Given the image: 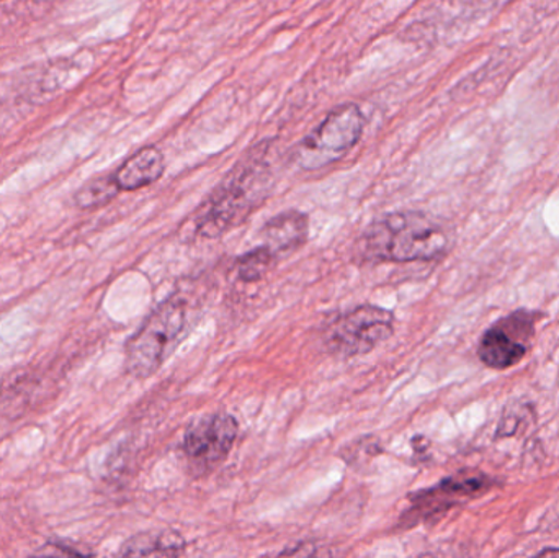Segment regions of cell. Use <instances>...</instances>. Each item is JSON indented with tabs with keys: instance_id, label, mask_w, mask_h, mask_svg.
Returning a JSON list of instances; mask_svg holds the SVG:
<instances>
[{
	"instance_id": "1",
	"label": "cell",
	"mask_w": 559,
	"mask_h": 558,
	"mask_svg": "<svg viewBox=\"0 0 559 558\" xmlns=\"http://www.w3.org/2000/svg\"><path fill=\"white\" fill-rule=\"evenodd\" d=\"M449 248L442 226L420 212H394L371 223L357 241L368 262L432 261Z\"/></svg>"
},
{
	"instance_id": "2",
	"label": "cell",
	"mask_w": 559,
	"mask_h": 558,
	"mask_svg": "<svg viewBox=\"0 0 559 558\" xmlns=\"http://www.w3.org/2000/svg\"><path fill=\"white\" fill-rule=\"evenodd\" d=\"M271 173L264 164H239L225 182L213 192L195 218L200 238L215 239L241 225L269 195Z\"/></svg>"
},
{
	"instance_id": "3",
	"label": "cell",
	"mask_w": 559,
	"mask_h": 558,
	"mask_svg": "<svg viewBox=\"0 0 559 558\" xmlns=\"http://www.w3.org/2000/svg\"><path fill=\"white\" fill-rule=\"evenodd\" d=\"M189 323V307L182 297L164 300L127 344V372L136 379L154 376L170 356Z\"/></svg>"
},
{
	"instance_id": "4",
	"label": "cell",
	"mask_w": 559,
	"mask_h": 558,
	"mask_svg": "<svg viewBox=\"0 0 559 558\" xmlns=\"http://www.w3.org/2000/svg\"><path fill=\"white\" fill-rule=\"evenodd\" d=\"M365 130V117L355 104L338 105L301 141L295 159L305 170H318L350 153Z\"/></svg>"
},
{
	"instance_id": "5",
	"label": "cell",
	"mask_w": 559,
	"mask_h": 558,
	"mask_svg": "<svg viewBox=\"0 0 559 558\" xmlns=\"http://www.w3.org/2000/svg\"><path fill=\"white\" fill-rule=\"evenodd\" d=\"M394 333V314L377 305H361L332 321L328 344L342 357L371 353Z\"/></svg>"
},
{
	"instance_id": "6",
	"label": "cell",
	"mask_w": 559,
	"mask_h": 558,
	"mask_svg": "<svg viewBox=\"0 0 559 558\" xmlns=\"http://www.w3.org/2000/svg\"><path fill=\"white\" fill-rule=\"evenodd\" d=\"M238 435L235 416L226 413L202 416L183 435V455L197 474H206L228 459Z\"/></svg>"
},
{
	"instance_id": "7",
	"label": "cell",
	"mask_w": 559,
	"mask_h": 558,
	"mask_svg": "<svg viewBox=\"0 0 559 558\" xmlns=\"http://www.w3.org/2000/svg\"><path fill=\"white\" fill-rule=\"evenodd\" d=\"M261 238L278 259L286 258L308 242V215L298 210L280 213L262 226Z\"/></svg>"
},
{
	"instance_id": "8",
	"label": "cell",
	"mask_w": 559,
	"mask_h": 558,
	"mask_svg": "<svg viewBox=\"0 0 559 558\" xmlns=\"http://www.w3.org/2000/svg\"><path fill=\"white\" fill-rule=\"evenodd\" d=\"M166 170L159 147L146 146L128 157L114 174L121 192H134L157 182Z\"/></svg>"
},
{
	"instance_id": "9",
	"label": "cell",
	"mask_w": 559,
	"mask_h": 558,
	"mask_svg": "<svg viewBox=\"0 0 559 558\" xmlns=\"http://www.w3.org/2000/svg\"><path fill=\"white\" fill-rule=\"evenodd\" d=\"M479 359L491 369L504 370L524 359L527 346L514 337L508 323L491 328L479 344Z\"/></svg>"
},
{
	"instance_id": "10",
	"label": "cell",
	"mask_w": 559,
	"mask_h": 558,
	"mask_svg": "<svg viewBox=\"0 0 559 558\" xmlns=\"http://www.w3.org/2000/svg\"><path fill=\"white\" fill-rule=\"evenodd\" d=\"M186 549V539L176 531L163 534H140L123 544L120 554L124 557L177 556Z\"/></svg>"
},
{
	"instance_id": "11",
	"label": "cell",
	"mask_w": 559,
	"mask_h": 558,
	"mask_svg": "<svg viewBox=\"0 0 559 558\" xmlns=\"http://www.w3.org/2000/svg\"><path fill=\"white\" fill-rule=\"evenodd\" d=\"M120 192V187H118L114 174L98 176L88 180L85 186L78 190L74 197L75 205L82 210L100 209V206L110 203Z\"/></svg>"
},
{
	"instance_id": "12",
	"label": "cell",
	"mask_w": 559,
	"mask_h": 558,
	"mask_svg": "<svg viewBox=\"0 0 559 558\" xmlns=\"http://www.w3.org/2000/svg\"><path fill=\"white\" fill-rule=\"evenodd\" d=\"M277 262L278 258L274 254V251L262 245L242 254L236 262V271H238L239 278L242 282L254 284V282L267 277L269 272L275 268Z\"/></svg>"
},
{
	"instance_id": "13",
	"label": "cell",
	"mask_w": 559,
	"mask_h": 558,
	"mask_svg": "<svg viewBox=\"0 0 559 558\" xmlns=\"http://www.w3.org/2000/svg\"><path fill=\"white\" fill-rule=\"evenodd\" d=\"M39 554H46V556H87L88 553L87 550L78 549L71 544L48 543L45 549L39 550Z\"/></svg>"
},
{
	"instance_id": "14",
	"label": "cell",
	"mask_w": 559,
	"mask_h": 558,
	"mask_svg": "<svg viewBox=\"0 0 559 558\" xmlns=\"http://www.w3.org/2000/svg\"><path fill=\"white\" fill-rule=\"evenodd\" d=\"M550 557V556H559V549L558 550H545V553L540 554V557Z\"/></svg>"
},
{
	"instance_id": "15",
	"label": "cell",
	"mask_w": 559,
	"mask_h": 558,
	"mask_svg": "<svg viewBox=\"0 0 559 558\" xmlns=\"http://www.w3.org/2000/svg\"><path fill=\"white\" fill-rule=\"evenodd\" d=\"M0 2H2V0H0Z\"/></svg>"
}]
</instances>
